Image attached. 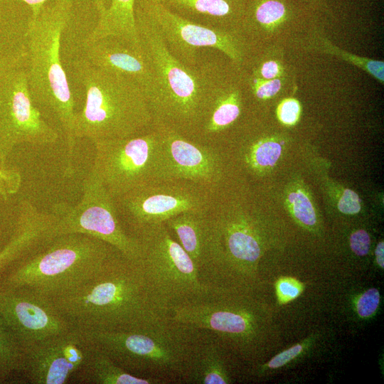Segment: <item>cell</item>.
Returning a JSON list of instances; mask_svg holds the SVG:
<instances>
[{"label": "cell", "mask_w": 384, "mask_h": 384, "mask_svg": "<svg viewBox=\"0 0 384 384\" xmlns=\"http://www.w3.org/2000/svg\"><path fill=\"white\" fill-rule=\"evenodd\" d=\"M139 43L151 71L147 95L154 125L168 127L196 141L206 118L216 70L210 62L190 68L169 50L159 31L134 9Z\"/></svg>", "instance_id": "obj_1"}, {"label": "cell", "mask_w": 384, "mask_h": 384, "mask_svg": "<svg viewBox=\"0 0 384 384\" xmlns=\"http://www.w3.org/2000/svg\"><path fill=\"white\" fill-rule=\"evenodd\" d=\"M73 15V0H50L30 16L25 31L26 65L31 97L43 117H50L63 132L68 169H73L76 138L75 100L61 58V43Z\"/></svg>", "instance_id": "obj_2"}, {"label": "cell", "mask_w": 384, "mask_h": 384, "mask_svg": "<svg viewBox=\"0 0 384 384\" xmlns=\"http://www.w3.org/2000/svg\"><path fill=\"white\" fill-rule=\"evenodd\" d=\"M51 300L73 327L83 331H132L169 317L156 306L137 264L129 260Z\"/></svg>", "instance_id": "obj_3"}, {"label": "cell", "mask_w": 384, "mask_h": 384, "mask_svg": "<svg viewBox=\"0 0 384 384\" xmlns=\"http://www.w3.org/2000/svg\"><path fill=\"white\" fill-rule=\"evenodd\" d=\"M127 259L112 245L82 233L58 235L0 276V284L26 287L50 299L70 293Z\"/></svg>", "instance_id": "obj_4"}, {"label": "cell", "mask_w": 384, "mask_h": 384, "mask_svg": "<svg viewBox=\"0 0 384 384\" xmlns=\"http://www.w3.org/2000/svg\"><path fill=\"white\" fill-rule=\"evenodd\" d=\"M72 67L85 96L83 107L75 115L76 139L95 142L125 138L154 127L146 92L136 81L97 68L82 55Z\"/></svg>", "instance_id": "obj_5"}, {"label": "cell", "mask_w": 384, "mask_h": 384, "mask_svg": "<svg viewBox=\"0 0 384 384\" xmlns=\"http://www.w3.org/2000/svg\"><path fill=\"white\" fill-rule=\"evenodd\" d=\"M84 332L127 373L167 383L181 380L198 329L167 317L132 331Z\"/></svg>", "instance_id": "obj_6"}, {"label": "cell", "mask_w": 384, "mask_h": 384, "mask_svg": "<svg viewBox=\"0 0 384 384\" xmlns=\"http://www.w3.org/2000/svg\"><path fill=\"white\" fill-rule=\"evenodd\" d=\"M135 238L140 255L135 262L153 302L165 316L210 288L201 281L193 262L164 223L149 226Z\"/></svg>", "instance_id": "obj_7"}, {"label": "cell", "mask_w": 384, "mask_h": 384, "mask_svg": "<svg viewBox=\"0 0 384 384\" xmlns=\"http://www.w3.org/2000/svg\"><path fill=\"white\" fill-rule=\"evenodd\" d=\"M50 213L55 218V237L68 233L87 235L112 245L129 260H138L139 242L125 230L114 198L92 168L84 181L80 202L75 206L55 203Z\"/></svg>", "instance_id": "obj_8"}, {"label": "cell", "mask_w": 384, "mask_h": 384, "mask_svg": "<svg viewBox=\"0 0 384 384\" xmlns=\"http://www.w3.org/2000/svg\"><path fill=\"white\" fill-rule=\"evenodd\" d=\"M93 143L92 168L114 198L164 180L161 136L154 126L137 135Z\"/></svg>", "instance_id": "obj_9"}, {"label": "cell", "mask_w": 384, "mask_h": 384, "mask_svg": "<svg viewBox=\"0 0 384 384\" xmlns=\"http://www.w3.org/2000/svg\"><path fill=\"white\" fill-rule=\"evenodd\" d=\"M245 292L211 289L173 309L169 317L188 326L208 331L229 349L247 354L254 343L255 318Z\"/></svg>", "instance_id": "obj_10"}, {"label": "cell", "mask_w": 384, "mask_h": 384, "mask_svg": "<svg viewBox=\"0 0 384 384\" xmlns=\"http://www.w3.org/2000/svg\"><path fill=\"white\" fill-rule=\"evenodd\" d=\"M215 193L189 181L164 179L114 199L123 226L135 238L144 229L181 213L208 211Z\"/></svg>", "instance_id": "obj_11"}, {"label": "cell", "mask_w": 384, "mask_h": 384, "mask_svg": "<svg viewBox=\"0 0 384 384\" xmlns=\"http://www.w3.org/2000/svg\"><path fill=\"white\" fill-rule=\"evenodd\" d=\"M134 9L150 20L159 31L170 53L190 68L201 63L199 51L216 49L236 66L245 56V46L235 31L213 28L190 21L171 11L159 0H135Z\"/></svg>", "instance_id": "obj_12"}, {"label": "cell", "mask_w": 384, "mask_h": 384, "mask_svg": "<svg viewBox=\"0 0 384 384\" xmlns=\"http://www.w3.org/2000/svg\"><path fill=\"white\" fill-rule=\"evenodd\" d=\"M58 135L33 100L26 68L0 82V151L6 159L18 144H53Z\"/></svg>", "instance_id": "obj_13"}, {"label": "cell", "mask_w": 384, "mask_h": 384, "mask_svg": "<svg viewBox=\"0 0 384 384\" xmlns=\"http://www.w3.org/2000/svg\"><path fill=\"white\" fill-rule=\"evenodd\" d=\"M0 321L22 350L73 328L51 299L26 287L1 284Z\"/></svg>", "instance_id": "obj_14"}, {"label": "cell", "mask_w": 384, "mask_h": 384, "mask_svg": "<svg viewBox=\"0 0 384 384\" xmlns=\"http://www.w3.org/2000/svg\"><path fill=\"white\" fill-rule=\"evenodd\" d=\"M93 344L77 328L23 349L20 373L32 384H64L85 364Z\"/></svg>", "instance_id": "obj_15"}, {"label": "cell", "mask_w": 384, "mask_h": 384, "mask_svg": "<svg viewBox=\"0 0 384 384\" xmlns=\"http://www.w3.org/2000/svg\"><path fill=\"white\" fill-rule=\"evenodd\" d=\"M154 127L161 136L164 179L189 181L213 193L220 190L224 163L218 146L189 139L166 127Z\"/></svg>", "instance_id": "obj_16"}, {"label": "cell", "mask_w": 384, "mask_h": 384, "mask_svg": "<svg viewBox=\"0 0 384 384\" xmlns=\"http://www.w3.org/2000/svg\"><path fill=\"white\" fill-rule=\"evenodd\" d=\"M82 55L101 69L129 78L146 92L150 89L151 71L142 49L114 36L82 41Z\"/></svg>", "instance_id": "obj_17"}, {"label": "cell", "mask_w": 384, "mask_h": 384, "mask_svg": "<svg viewBox=\"0 0 384 384\" xmlns=\"http://www.w3.org/2000/svg\"><path fill=\"white\" fill-rule=\"evenodd\" d=\"M53 218L30 201L18 205L14 233L0 250V276L19 260L34 253L53 238Z\"/></svg>", "instance_id": "obj_18"}, {"label": "cell", "mask_w": 384, "mask_h": 384, "mask_svg": "<svg viewBox=\"0 0 384 384\" xmlns=\"http://www.w3.org/2000/svg\"><path fill=\"white\" fill-rule=\"evenodd\" d=\"M228 350L213 334L198 329L180 381L189 384L230 383L225 359Z\"/></svg>", "instance_id": "obj_19"}, {"label": "cell", "mask_w": 384, "mask_h": 384, "mask_svg": "<svg viewBox=\"0 0 384 384\" xmlns=\"http://www.w3.org/2000/svg\"><path fill=\"white\" fill-rule=\"evenodd\" d=\"M171 11L196 23L236 31L244 21L247 0H159Z\"/></svg>", "instance_id": "obj_20"}, {"label": "cell", "mask_w": 384, "mask_h": 384, "mask_svg": "<svg viewBox=\"0 0 384 384\" xmlns=\"http://www.w3.org/2000/svg\"><path fill=\"white\" fill-rule=\"evenodd\" d=\"M209 107L196 142L215 146L219 134L226 130L241 113L242 96L240 89L225 84L217 70L211 85Z\"/></svg>", "instance_id": "obj_21"}, {"label": "cell", "mask_w": 384, "mask_h": 384, "mask_svg": "<svg viewBox=\"0 0 384 384\" xmlns=\"http://www.w3.org/2000/svg\"><path fill=\"white\" fill-rule=\"evenodd\" d=\"M134 5L135 0H111L109 8L97 14L94 28L83 41L114 36L142 49L136 28Z\"/></svg>", "instance_id": "obj_22"}, {"label": "cell", "mask_w": 384, "mask_h": 384, "mask_svg": "<svg viewBox=\"0 0 384 384\" xmlns=\"http://www.w3.org/2000/svg\"><path fill=\"white\" fill-rule=\"evenodd\" d=\"M207 212L186 211L164 223L193 262L199 277L206 250Z\"/></svg>", "instance_id": "obj_23"}, {"label": "cell", "mask_w": 384, "mask_h": 384, "mask_svg": "<svg viewBox=\"0 0 384 384\" xmlns=\"http://www.w3.org/2000/svg\"><path fill=\"white\" fill-rule=\"evenodd\" d=\"M73 377H78L76 382L88 384L166 383L159 378L138 377L127 373L94 344L85 364Z\"/></svg>", "instance_id": "obj_24"}, {"label": "cell", "mask_w": 384, "mask_h": 384, "mask_svg": "<svg viewBox=\"0 0 384 384\" xmlns=\"http://www.w3.org/2000/svg\"><path fill=\"white\" fill-rule=\"evenodd\" d=\"M23 350L12 334L0 321V383L20 373Z\"/></svg>", "instance_id": "obj_25"}, {"label": "cell", "mask_w": 384, "mask_h": 384, "mask_svg": "<svg viewBox=\"0 0 384 384\" xmlns=\"http://www.w3.org/2000/svg\"><path fill=\"white\" fill-rule=\"evenodd\" d=\"M28 58L25 33L19 38H0V82L15 70L26 68Z\"/></svg>", "instance_id": "obj_26"}, {"label": "cell", "mask_w": 384, "mask_h": 384, "mask_svg": "<svg viewBox=\"0 0 384 384\" xmlns=\"http://www.w3.org/2000/svg\"><path fill=\"white\" fill-rule=\"evenodd\" d=\"M282 146L270 139H261L251 145L245 154L249 167L255 171L273 166L279 159Z\"/></svg>", "instance_id": "obj_27"}, {"label": "cell", "mask_w": 384, "mask_h": 384, "mask_svg": "<svg viewBox=\"0 0 384 384\" xmlns=\"http://www.w3.org/2000/svg\"><path fill=\"white\" fill-rule=\"evenodd\" d=\"M320 48L327 53L334 54L338 57L348 61L349 63L359 67L368 74L374 77L380 82L384 81V63L380 60H375L367 58L360 57L348 53L334 46L331 42L325 38L320 40Z\"/></svg>", "instance_id": "obj_28"}, {"label": "cell", "mask_w": 384, "mask_h": 384, "mask_svg": "<svg viewBox=\"0 0 384 384\" xmlns=\"http://www.w3.org/2000/svg\"><path fill=\"white\" fill-rule=\"evenodd\" d=\"M288 201L294 216L306 225H314L316 221V213L309 198L302 191L292 192Z\"/></svg>", "instance_id": "obj_29"}, {"label": "cell", "mask_w": 384, "mask_h": 384, "mask_svg": "<svg viewBox=\"0 0 384 384\" xmlns=\"http://www.w3.org/2000/svg\"><path fill=\"white\" fill-rule=\"evenodd\" d=\"M282 82L279 79L265 80L254 76L250 82L251 90L259 100L270 99L280 90Z\"/></svg>", "instance_id": "obj_30"}, {"label": "cell", "mask_w": 384, "mask_h": 384, "mask_svg": "<svg viewBox=\"0 0 384 384\" xmlns=\"http://www.w3.org/2000/svg\"><path fill=\"white\" fill-rule=\"evenodd\" d=\"M380 303V293L375 288H371L364 292L357 302V312L363 318L373 314Z\"/></svg>", "instance_id": "obj_31"}, {"label": "cell", "mask_w": 384, "mask_h": 384, "mask_svg": "<svg viewBox=\"0 0 384 384\" xmlns=\"http://www.w3.org/2000/svg\"><path fill=\"white\" fill-rule=\"evenodd\" d=\"M301 107L299 102L294 98L284 99L279 105L277 115L279 119L284 124H295L299 117Z\"/></svg>", "instance_id": "obj_32"}, {"label": "cell", "mask_w": 384, "mask_h": 384, "mask_svg": "<svg viewBox=\"0 0 384 384\" xmlns=\"http://www.w3.org/2000/svg\"><path fill=\"white\" fill-rule=\"evenodd\" d=\"M338 208L344 214L358 213L361 210V201L358 194L351 189L344 190L338 201Z\"/></svg>", "instance_id": "obj_33"}, {"label": "cell", "mask_w": 384, "mask_h": 384, "mask_svg": "<svg viewBox=\"0 0 384 384\" xmlns=\"http://www.w3.org/2000/svg\"><path fill=\"white\" fill-rule=\"evenodd\" d=\"M350 246L356 255L358 256L366 255L370 246V238L368 233L364 230H358L352 233L350 237Z\"/></svg>", "instance_id": "obj_34"}, {"label": "cell", "mask_w": 384, "mask_h": 384, "mask_svg": "<svg viewBox=\"0 0 384 384\" xmlns=\"http://www.w3.org/2000/svg\"><path fill=\"white\" fill-rule=\"evenodd\" d=\"M302 346L297 344L292 348L287 349L273 357L267 363L270 368H277L292 360L297 356L302 351Z\"/></svg>", "instance_id": "obj_35"}, {"label": "cell", "mask_w": 384, "mask_h": 384, "mask_svg": "<svg viewBox=\"0 0 384 384\" xmlns=\"http://www.w3.org/2000/svg\"><path fill=\"white\" fill-rule=\"evenodd\" d=\"M282 73L281 65L275 60H267L263 63L258 69L255 71L254 76L265 80L276 79Z\"/></svg>", "instance_id": "obj_36"}, {"label": "cell", "mask_w": 384, "mask_h": 384, "mask_svg": "<svg viewBox=\"0 0 384 384\" xmlns=\"http://www.w3.org/2000/svg\"><path fill=\"white\" fill-rule=\"evenodd\" d=\"M277 288L279 295L285 300L292 299L300 293V289L296 283L288 279L280 281Z\"/></svg>", "instance_id": "obj_37"}, {"label": "cell", "mask_w": 384, "mask_h": 384, "mask_svg": "<svg viewBox=\"0 0 384 384\" xmlns=\"http://www.w3.org/2000/svg\"><path fill=\"white\" fill-rule=\"evenodd\" d=\"M5 0H0V1ZM26 4L31 9V16H36L41 8L50 0H19Z\"/></svg>", "instance_id": "obj_38"}, {"label": "cell", "mask_w": 384, "mask_h": 384, "mask_svg": "<svg viewBox=\"0 0 384 384\" xmlns=\"http://www.w3.org/2000/svg\"><path fill=\"white\" fill-rule=\"evenodd\" d=\"M375 259L377 261V263L378 265L383 268L384 267V243L383 241L380 242L375 250Z\"/></svg>", "instance_id": "obj_39"}, {"label": "cell", "mask_w": 384, "mask_h": 384, "mask_svg": "<svg viewBox=\"0 0 384 384\" xmlns=\"http://www.w3.org/2000/svg\"><path fill=\"white\" fill-rule=\"evenodd\" d=\"M6 159L0 151V180L6 181L9 178V171L6 169Z\"/></svg>", "instance_id": "obj_40"}, {"label": "cell", "mask_w": 384, "mask_h": 384, "mask_svg": "<svg viewBox=\"0 0 384 384\" xmlns=\"http://www.w3.org/2000/svg\"><path fill=\"white\" fill-rule=\"evenodd\" d=\"M97 14H101L107 9L110 5L111 0H92Z\"/></svg>", "instance_id": "obj_41"}, {"label": "cell", "mask_w": 384, "mask_h": 384, "mask_svg": "<svg viewBox=\"0 0 384 384\" xmlns=\"http://www.w3.org/2000/svg\"><path fill=\"white\" fill-rule=\"evenodd\" d=\"M1 23H2V13L0 9V26L1 25Z\"/></svg>", "instance_id": "obj_42"}, {"label": "cell", "mask_w": 384, "mask_h": 384, "mask_svg": "<svg viewBox=\"0 0 384 384\" xmlns=\"http://www.w3.org/2000/svg\"><path fill=\"white\" fill-rule=\"evenodd\" d=\"M303 1H310V2H314V1H316L317 0H303Z\"/></svg>", "instance_id": "obj_43"}]
</instances>
